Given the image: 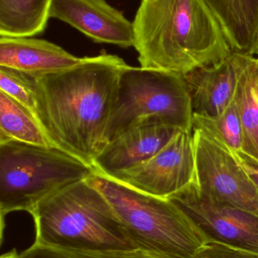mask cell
Segmentation results:
<instances>
[{
	"label": "cell",
	"instance_id": "52a82bcc",
	"mask_svg": "<svg viewBox=\"0 0 258 258\" xmlns=\"http://www.w3.org/2000/svg\"><path fill=\"white\" fill-rule=\"evenodd\" d=\"M192 132L199 192L258 217V187L235 153L201 129Z\"/></svg>",
	"mask_w": 258,
	"mask_h": 258
},
{
	"label": "cell",
	"instance_id": "603a6c76",
	"mask_svg": "<svg viewBox=\"0 0 258 258\" xmlns=\"http://www.w3.org/2000/svg\"><path fill=\"white\" fill-rule=\"evenodd\" d=\"M0 258H19V254L17 252L16 250L13 249L3 254Z\"/></svg>",
	"mask_w": 258,
	"mask_h": 258
},
{
	"label": "cell",
	"instance_id": "44dd1931",
	"mask_svg": "<svg viewBox=\"0 0 258 258\" xmlns=\"http://www.w3.org/2000/svg\"><path fill=\"white\" fill-rule=\"evenodd\" d=\"M193 258H258V254L217 242H207Z\"/></svg>",
	"mask_w": 258,
	"mask_h": 258
},
{
	"label": "cell",
	"instance_id": "9c48e42d",
	"mask_svg": "<svg viewBox=\"0 0 258 258\" xmlns=\"http://www.w3.org/2000/svg\"><path fill=\"white\" fill-rule=\"evenodd\" d=\"M207 239L258 254V217L203 196L197 183L170 197Z\"/></svg>",
	"mask_w": 258,
	"mask_h": 258
},
{
	"label": "cell",
	"instance_id": "ba28073f",
	"mask_svg": "<svg viewBox=\"0 0 258 258\" xmlns=\"http://www.w3.org/2000/svg\"><path fill=\"white\" fill-rule=\"evenodd\" d=\"M111 178L141 192L167 199L193 186L197 183L193 132L179 131L152 157Z\"/></svg>",
	"mask_w": 258,
	"mask_h": 258
},
{
	"label": "cell",
	"instance_id": "7402d4cb",
	"mask_svg": "<svg viewBox=\"0 0 258 258\" xmlns=\"http://www.w3.org/2000/svg\"><path fill=\"white\" fill-rule=\"evenodd\" d=\"M233 153L236 155V158H237L242 168L248 173V175L252 179L253 181L255 183L258 187V168L257 165L254 164L252 159L245 153H235V152H233Z\"/></svg>",
	"mask_w": 258,
	"mask_h": 258
},
{
	"label": "cell",
	"instance_id": "8992f818",
	"mask_svg": "<svg viewBox=\"0 0 258 258\" xmlns=\"http://www.w3.org/2000/svg\"><path fill=\"white\" fill-rule=\"evenodd\" d=\"M147 119L192 131L193 110L187 83L183 74L127 65L120 76L108 143Z\"/></svg>",
	"mask_w": 258,
	"mask_h": 258
},
{
	"label": "cell",
	"instance_id": "6da1fadb",
	"mask_svg": "<svg viewBox=\"0 0 258 258\" xmlns=\"http://www.w3.org/2000/svg\"><path fill=\"white\" fill-rule=\"evenodd\" d=\"M127 63L109 54L36 80V118L56 148L89 166L108 144L107 133Z\"/></svg>",
	"mask_w": 258,
	"mask_h": 258
},
{
	"label": "cell",
	"instance_id": "2e32d148",
	"mask_svg": "<svg viewBox=\"0 0 258 258\" xmlns=\"http://www.w3.org/2000/svg\"><path fill=\"white\" fill-rule=\"evenodd\" d=\"M51 0H0V36L31 37L42 33Z\"/></svg>",
	"mask_w": 258,
	"mask_h": 258
},
{
	"label": "cell",
	"instance_id": "3957f363",
	"mask_svg": "<svg viewBox=\"0 0 258 258\" xmlns=\"http://www.w3.org/2000/svg\"><path fill=\"white\" fill-rule=\"evenodd\" d=\"M31 215L36 243L80 250H136L109 202L87 179L48 196Z\"/></svg>",
	"mask_w": 258,
	"mask_h": 258
},
{
	"label": "cell",
	"instance_id": "ffe728a7",
	"mask_svg": "<svg viewBox=\"0 0 258 258\" xmlns=\"http://www.w3.org/2000/svg\"><path fill=\"white\" fill-rule=\"evenodd\" d=\"M0 92L27 107L36 116V80L11 68L0 67Z\"/></svg>",
	"mask_w": 258,
	"mask_h": 258
},
{
	"label": "cell",
	"instance_id": "cb8c5ba5",
	"mask_svg": "<svg viewBox=\"0 0 258 258\" xmlns=\"http://www.w3.org/2000/svg\"><path fill=\"white\" fill-rule=\"evenodd\" d=\"M257 55H258V51H257ZM257 58L258 59V57H257Z\"/></svg>",
	"mask_w": 258,
	"mask_h": 258
},
{
	"label": "cell",
	"instance_id": "7c38bea8",
	"mask_svg": "<svg viewBox=\"0 0 258 258\" xmlns=\"http://www.w3.org/2000/svg\"><path fill=\"white\" fill-rule=\"evenodd\" d=\"M239 70V52L233 51L219 63L185 74L193 114L204 117L221 114L236 95Z\"/></svg>",
	"mask_w": 258,
	"mask_h": 258
},
{
	"label": "cell",
	"instance_id": "4fadbf2b",
	"mask_svg": "<svg viewBox=\"0 0 258 258\" xmlns=\"http://www.w3.org/2000/svg\"><path fill=\"white\" fill-rule=\"evenodd\" d=\"M83 58L44 39L0 36V67L35 78L72 68Z\"/></svg>",
	"mask_w": 258,
	"mask_h": 258
},
{
	"label": "cell",
	"instance_id": "7a4b0ae2",
	"mask_svg": "<svg viewBox=\"0 0 258 258\" xmlns=\"http://www.w3.org/2000/svg\"><path fill=\"white\" fill-rule=\"evenodd\" d=\"M133 24L142 68L185 75L233 52L204 0H142Z\"/></svg>",
	"mask_w": 258,
	"mask_h": 258
},
{
	"label": "cell",
	"instance_id": "5b68a950",
	"mask_svg": "<svg viewBox=\"0 0 258 258\" xmlns=\"http://www.w3.org/2000/svg\"><path fill=\"white\" fill-rule=\"evenodd\" d=\"M93 167L58 148L15 141L0 142L1 236L4 218L14 212L31 215L44 199L89 178Z\"/></svg>",
	"mask_w": 258,
	"mask_h": 258
},
{
	"label": "cell",
	"instance_id": "8fae6325",
	"mask_svg": "<svg viewBox=\"0 0 258 258\" xmlns=\"http://www.w3.org/2000/svg\"><path fill=\"white\" fill-rule=\"evenodd\" d=\"M179 131L156 119L141 121L109 141L92 166L98 174L115 177L152 157Z\"/></svg>",
	"mask_w": 258,
	"mask_h": 258
},
{
	"label": "cell",
	"instance_id": "ac0fdd59",
	"mask_svg": "<svg viewBox=\"0 0 258 258\" xmlns=\"http://www.w3.org/2000/svg\"><path fill=\"white\" fill-rule=\"evenodd\" d=\"M192 128L201 129L235 153L243 151V129L236 95L221 114L204 117L193 114Z\"/></svg>",
	"mask_w": 258,
	"mask_h": 258
},
{
	"label": "cell",
	"instance_id": "5bb4252c",
	"mask_svg": "<svg viewBox=\"0 0 258 258\" xmlns=\"http://www.w3.org/2000/svg\"><path fill=\"white\" fill-rule=\"evenodd\" d=\"M221 24L233 51L257 54L258 0H204Z\"/></svg>",
	"mask_w": 258,
	"mask_h": 258
},
{
	"label": "cell",
	"instance_id": "9a60e30c",
	"mask_svg": "<svg viewBox=\"0 0 258 258\" xmlns=\"http://www.w3.org/2000/svg\"><path fill=\"white\" fill-rule=\"evenodd\" d=\"M236 98L243 129V151L258 162V59L239 52Z\"/></svg>",
	"mask_w": 258,
	"mask_h": 258
},
{
	"label": "cell",
	"instance_id": "e0dca14e",
	"mask_svg": "<svg viewBox=\"0 0 258 258\" xmlns=\"http://www.w3.org/2000/svg\"><path fill=\"white\" fill-rule=\"evenodd\" d=\"M6 141L56 148L36 116L27 107L0 92V142Z\"/></svg>",
	"mask_w": 258,
	"mask_h": 258
},
{
	"label": "cell",
	"instance_id": "277c9868",
	"mask_svg": "<svg viewBox=\"0 0 258 258\" xmlns=\"http://www.w3.org/2000/svg\"><path fill=\"white\" fill-rule=\"evenodd\" d=\"M87 180L109 202L136 250L156 258H193L208 242L170 199L141 192L97 172Z\"/></svg>",
	"mask_w": 258,
	"mask_h": 258
},
{
	"label": "cell",
	"instance_id": "d6986e66",
	"mask_svg": "<svg viewBox=\"0 0 258 258\" xmlns=\"http://www.w3.org/2000/svg\"><path fill=\"white\" fill-rule=\"evenodd\" d=\"M19 258H156L139 250H80L34 242Z\"/></svg>",
	"mask_w": 258,
	"mask_h": 258
},
{
	"label": "cell",
	"instance_id": "30bf717a",
	"mask_svg": "<svg viewBox=\"0 0 258 258\" xmlns=\"http://www.w3.org/2000/svg\"><path fill=\"white\" fill-rule=\"evenodd\" d=\"M48 17L72 26L94 42L134 46L133 23L106 0H51Z\"/></svg>",
	"mask_w": 258,
	"mask_h": 258
}]
</instances>
